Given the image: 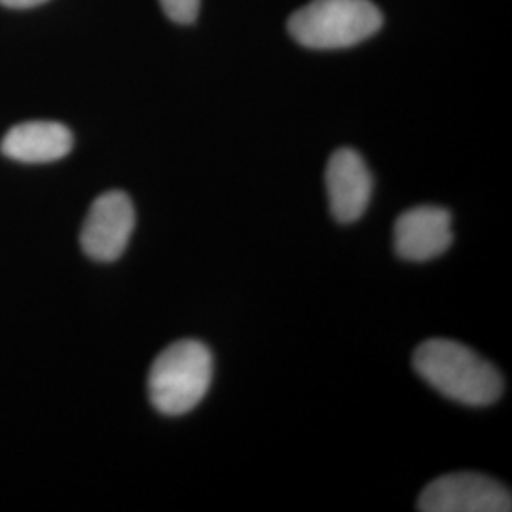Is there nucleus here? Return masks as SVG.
Segmentation results:
<instances>
[{
  "label": "nucleus",
  "instance_id": "obj_1",
  "mask_svg": "<svg viewBox=\"0 0 512 512\" xmlns=\"http://www.w3.org/2000/svg\"><path fill=\"white\" fill-rule=\"evenodd\" d=\"M414 370L450 401L484 408L503 395V376L492 363L459 342L433 338L414 351Z\"/></svg>",
  "mask_w": 512,
  "mask_h": 512
},
{
  "label": "nucleus",
  "instance_id": "obj_2",
  "mask_svg": "<svg viewBox=\"0 0 512 512\" xmlns=\"http://www.w3.org/2000/svg\"><path fill=\"white\" fill-rule=\"evenodd\" d=\"M211 382V349L198 340H179L165 348L150 366V403L165 416H183L202 403Z\"/></svg>",
  "mask_w": 512,
  "mask_h": 512
},
{
  "label": "nucleus",
  "instance_id": "obj_3",
  "mask_svg": "<svg viewBox=\"0 0 512 512\" xmlns=\"http://www.w3.org/2000/svg\"><path fill=\"white\" fill-rule=\"evenodd\" d=\"M382 23L372 0H311L291 16L289 33L306 48L340 50L376 35Z\"/></svg>",
  "mask_w": 512,
  "mask_h": 512
},
{
  "label": "nucleus",
  "instance_id": "obj_4",
  "mask_svg": "<svg viewBox=\"0 0 512 512\" xmlns=\"http://www.w3.org/2000/svg\"><path fill=\"white\" fill-rule=\"evenodd\" d=\"M511 490L490 476L452 473L429 482L418 499L421 512H509Z\"/></svg>",
  "mask_w": 512,
  "mask_h": 512
},
{
  "label": "nucleus",
  "instance_id": "obj_5",
  "mask_svg": "<svg viewBox=\"0 0 512 512\" xmlns=\"http://www.w3.org/2000/svg\"><path fill=\"white\" fill-rule=\"evenodd\" d=\"M135 228V207L126 192L110 190L92 203L80 232V245L97 262L124 255Z\"/></svg>",
  "mask_w": 512,
  "mask_h": 512
},
{
  "label": "nucleus",
  "instance_id": "obj_6",
  "mask_svg": "<svg viewBox=\"0 0 512 512\" xmlns=\"http://www.w3.org/2000/svg\"><path fill=\"white\" fill-rule=\"evenodd\" d=\"M454 243L452 215L444 207L420 205L395 220V253L408 262H427L444 255Z\"/></svg>",
  "mask_w": 512,
  "mask_h": 512
},
{
  "label": "nucleus",
  "instance_id": "obj_7",
  "mask_svg": "<svg viewBox=\"0 0 512 512\" xmlns=\"http://www.w3.org/2000/svg\"><path fill=\"white\" fill-rule=\"evenodd\" d=\"M325 183L336 222L351 224L365 215L372 196V175L357 150L340 148L330 156Z\"/></svg>",
  "mask_w": 512,
  "mask_h": 512
},
{
  "label": "nucleus",
  "instance_id": "obj_8",
  "mask_svg": "<svg viewBox=\"0 0 512 512\" xmlns=\"http://www.w3.org/2000/svg\"><path fill=\"white\" fill-rule=\"evenodd\" d=\"M73 131L59 122H25L10 129L0 150L21 164H50L73 150Z\"/></svg>",
  "mask_w": 512,
  "mask_h": 512
},
{
  "label": "nucleus",
  "instance_id": "obj_9",
  "mask_svg": "<svg viewBox=\"0 0 512 512\" xmlns=\"http://www.w3.org/2000/svg\"><path fill=\"white\" fill-rule=\"evenodd\" d=\"M160 4L165 16L181 25L192 23L200 12V0H160Z\"/></svg>",
  "mask_w": 512,
  "mask_h": 512
},
{
  "label": "nucleus",
  "instance_id": "obj_10",
  "mask_svg": "<svg viewBox=\"0 0 512 512\" xmlns=\"http://www.w3.org/2000/svg\"><path fill=\"white\" fill-rule=\"evenodd\" d=\"M44 2H48V0H0L2 6L12 8V10H27V8L40 6V4H44Z\"/></svg>",
  "mask_w": 512,
  "mask_h": 512
}]
</instances>
